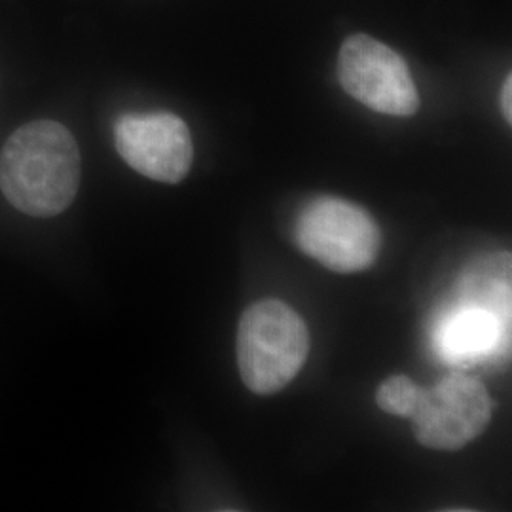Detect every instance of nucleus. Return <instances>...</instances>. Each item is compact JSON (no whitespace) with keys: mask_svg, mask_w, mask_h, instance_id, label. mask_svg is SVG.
Masks as SVG:
<instances>
[{"mask_svg":"<svg viewBox=\"0 0 512 512\" xmlns=\"http://www.w3.org/2000/svg\"><path fill=\"white\" fill-rule=\"evenodd\" d=\"M80 186V150L73 133L54 120L16 129L0 150V190L21 213L57 217Z\"/></svg>","mask_w":512,"mask_h":512,"instance_id":"f257e3e1","label":"nucleus"},{"mask_svg":"<svg viewBox=\"0 0 512 512\" xmlns=\"http://www.w3.org/2000/svg\"><path fill=\"white\" fill-rule=\"evenodd\" d=\"M310 332L281 300H260L243 311L238 329L239 374L256 395H274L293 382L308 361Z\"/></svg>","mask_w":512,"mask_h":512,"instance_id":"f03ea898","label":"nucleus"},{"mask_svg":"<svg viewBox=\"0 0 512 512\" xmlns=\"http://www.w3.org/2000/svg\"><path fill=\"white\" fill-rule=\"evenodd\" d=\"M298 247L336 274L368 270L380 255L382 234L363 207L340 198H317L298 215Z\"/></svg>","mask_w":512,"mask_h":512,"instance_id":"7ed1b4c3","label":"nucleus"},{"mask_svg":"<svg viewBox=\"0 0 512 512\" xmlns=\"http://www.w3.org/2000/svg\"><path fill=\"white\" fill-rule=\"evenodd\" d=\"M338 80L348 95L374 112L412 116L420 109V95L406 61L384 42L363 33L342 44Z\"/></svg>","mask_w":512,"mask_h":512,"instance_id":"20e7f679","label":"nucleus"},{"mask_svg":"<svg viewBox=\"0 0 512 512\" xmlns=\"http://www.w3.org/2000/svg\"><path fill=\"white\" fill-rule=\"evenodd\" d=\"M408 420L421 446L454 452L484 433L492 420V401L475 378L450 374L433 387H421Z\"/></svg>","mask_w":512,"mask_h":512,"instance_id":"39448f33","label":"nucleus"},{"mask_svg":"<svg viewBox=\"0 0 512 512\" xmlns=\"http://www.w3.org/2000/svg\"><path fill=\"white\" fill-rule=\"evenodd\" d=\"M114 143L131 169L158 183H181L194 160L190 129L171 112L120 116Z\"/></svg>","mask_w":512,"mask_h":512,"instance_id":"423d86ee","label":"nucleus"},{"mask_svg":"<svg viewBox=\"0 0 512 512\" xmlns=\"http://www.w3.org/2000/svg\"><path fill=\"white\" fill-rule=\"evenodd\" d=\"M505 315L482 304L471 302L450 311L437 329V348L440 355L452 363L475 361L488 357L495 349L503 348Z\"/></svg>","mask_w":512,"mask_h":512,"instance_id":"0eeeda50","label":"nucleus"},{"mask_svg":"<svg viewBox=\"0 0 512 512\" xmlns=\"http://www.w3.org/2000/svg\"><path fill=\"white\" fill-rule=\"evenodd\" d=\"M421 385L410 380L408 376H391L384 384L378 387L376 403L384 410L385 414L410 418L418 397H420Z\"/></svg>","mask_w":512,"mask_h":512,"instance_id":"6e6552de","label":"nucleus"},{"mask_svg":"<svg viewBox=\"0 0 512 512\" xmlns=\"http://www.w3.org/2000/svg\"><path fill=\"white\" fill-rule=\"evenodd\" d=\"M501 112H503V118L511 124L512 122V76L509 74L503 82V88H501Z\"/></svg>","mask_w":512,"mask_h":512,"instance_id":"1a4fd4ad","label":"nucleus"}]
</instances>
